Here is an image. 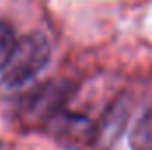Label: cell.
<instances>
[{
    "label": "cell",
    "mask_w": 152,
    "mask_h": 150,
    "mask_svg": "<svg viewBox=\"0 0 152 150\" xmlns=\"http://www.w3.org/2000/svg\"><path fill=\"white\" fill-rule=\"evenodd\" d=\"M51 46L42 34H28L18 39L12 55L2 69V81L7 87H21L48 66Z\"/></svg>",
    "instance_id": "6da1fadb"
},
{
    "label": "cell",
    "mask_w": 152,
    "mask_h": 150,
    "mask_svg": "<svg viewBox=\"0 0 152 150\" xmlns=\"http://www.w3.org/2000/svg\"><path fill=\"white\" fill-rule=\"evenodd\" d=\"M73 94V85L66 79L46 81L36 88L21 106V120L27 127L48 125L55 115L64 110Z\"/></svg>",
    "instance_id": "7a4b0ae2"
},
{
    "label": "cell",
    "mask_w": 152,
    "mask_h": 150,
    "mask_svg": "<svg viewBox=\"0 0 152 150\" xmlns=\"http://www.w3.org/2000/svg\"><path fill=\"white\" fill-rule=\"evenodd\" d=\"M131 115V101L127 95L117 97L104 110L101 118L96 122L94 141L92 147L96 150H112L124 134Z\"/></svg>",
    "instance_id": "3957f363"
},
{
    "label": "cell",
    "mask_w": 152,
    "mask_h": 150,
    "mask_svg": "<svg viewBox=\"0 0 152 150\" xmlns=\"http://www.w3.org/2000/svg\"><path fill=\"white\" fill-rule=\"evenodd\" d=\"M46 127L51 131L53 138H57L66 147L75 149V147H83V145H92L94 141L96 124L81 113L62 110L58 115L51 118V122Z\"/></svg>",
    "instance_id": "277c9868"
},
{
    "label": "cell",
    "mask_w": 152,
    "mask_h": 150,
    "mask_svg": "<svg viewBox=\"0 0 152 150\" xmlns=\"http://www.w3.org/2000/svg\"><path fill=\"white\" fill-rule=\"evenodd\" d=\"M131 150H152V111L145 113L129 136Z\"/></svg>",
    "instance_id": "5b68a950"
},
{
    "label": "cell",
    "mask_w": 152,
    "mask_h": 150,
    "mask_svg": "<svg viewBox=\"0 0 152 150\" xmlns=\"http://www.w3.org/2000/svg\"><path fill=\"white\" fill-rule=\"evenodd\" d=\"M16 41L18 39L14 36V30L7 23L0 21V73L5 67V64L9 62V58L12 55V50L16 46Z\"/></svg>",
    "instance_id": "8992f818"
}]
</instances>
